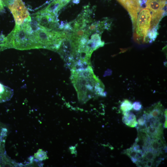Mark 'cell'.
I'll use <instances>...</instances> for the list:
<instances>
[{"instance_id": "6da1fadb", "label": "cell", "mask_w": 167, "mask_h": 167, "mask_svg": "<svg viewBox=\"0 0 167 167\" xmlns=\"http://www.w3.org/2000/svg\"><path fill=\"white\" fill-rule=\"evenodd\" d=\"M71 69L70 79L79 101L85 102L94 97L104 96V86L94 74L91 65Z\"/></svg>"}, {"instance_id": "7a4b0ae2", "label": "cell", "mask_w": 167, "mask_h": 167, "mask_svg": "<svg viewBox=\"0 0 167 167\" xmlns=\"http://www.w3.org/2000/svg\"><path fill=\"white\" fill-rule=\"evenodd\" d=\"M31 30L28 41L31 48H45L58 50L66 36L64 32L52 29L38 24L34 19L30 22Z\"/></svg>"}, {"instance_id": "3957f363", "label": "cell", "mask_w": 167, "mask_h": 167, "mask_svg": "<svg viewBox=\"0 0 167 167\" xmlns=\"http://www.w3.org/2000/svg\"><path fill=\"white\" fill-rule=\"evenodd\" d=\"M137 18L134 35V39L138 42H146V37L151 27V12L147 8H143L139 12Z\"/></svg>"}, {"instance_id": "277c9868", "label": "cell", "mask_w": 167, "mask_h": 167, "mask_svg": "<svg viewBox=\"0 0 167 167\" xmlns=\"http://www.w3.org/2000/svg\"><path fill=\"white\" fill-rule=\"evenodd\" d=\"M146 8L152 13L151 29H156L157 26L165 14L164 9L166 5V0H145ZM151 30V29H150Z\"/></svg>"}, {"instance_id": "5b68a950", "label": "cell", "mask_w": 167, "mask_h": 167, "mask_svg": "<svg viewBox=\"0 0 167 167\" xmlns=\"http://www.w3.org/2000/svg\"><path fill=\"white\" fill-rule=\"evenodd\" d=\"M8 7L13 16L16 25H21L31 17L22 0H14L13 4Z\"/></svg>"}, {"instance_id": "8992f818", "label": "cell", "mask_w": 167, "mask_h": 167, "mask_svg": "<svg viewBox=\"0 0 167 167\" xmlns=\"http://www.w3.org/2000/svg\"><path fill=\"white\" fill-rule=\"evenodd\" d=\"M163 107L160 102L156 103L144 112L147 119L153 118L161 120L163 115Z\"/></svg>"}, {"instance_id": "52a82bcc", "label": "cell", "mask_w": 167, "mask_h": 167, "mask_svg": "<svg viewBox=\"0 0 167 167\" xmlns=\"http://www.w3.org/2000/svg\"><path fill=\"white\" fill-rule=\"evenodd\" d=\"M124 153L126 154L135 163L143 155V151L137 143L135 142L133 145L124 151Z\"/></svg>"}, {"instance_id": "ba28073f", "label": "cell", "mask_w": 167, "mask_h": 167, "mask_svg": "<svg viewBox=\"0 0 167 167\" xmlns=\"http://www.w3.org/2000/svg\"><path fill=\"white\" fill-rule=\"evenodd\" d=\"M164 141L163 137L151 139L149 147L159 155L161 152L162 149L166 147Z\"/></svg>"}, {"instance_id": "9c48e42d", "label": "cell", "mask_w": 167, "mask_h": 167, "mask_svg": "<svg viewBox=\"0 0 167 167\" xmlns=\"http://www.w3.org/2000/svg\"><path fill=\"white\" fill-rule=\"evenodd\" d=\"M122 121L127 126L132 127L137 126L138 122L135 115L129 111L123 113Z\"/></svg>"}, {"instance_id": "30bf717a", "label": "cell", "mask_w": 167, "mask_h": 167, "mask_svg": "<svg viewBox=\"0 0 167 167\" xmlns=\"http://www.w3.org/2000/svg\"><path fill=\"white\" fill-rule=\"evenodd\" d=\"M12 93L11 89L0 83V102L8 100Z\"/></svg>"}, {"instance_id": "8fae6325", "label": "cell", "mask_w": 167, "mask_h": 167, "mask_svg": "<svg viewBox=\"0 0 167 167\" xmlns=\"http://www.w3.org/2000/svg\"><path fill=\"white\" fill-rule=\"evenodd\" d=\"M132 108V104L128 100L126 99L122 102L120 105V109L123 113L130 111Z\"/></svg>"}, {"instance_id": "7c38bea8", "label": "cell", "mask_w": 167, "mask_h": 167, "mask_svg": "<svg viewBox=\"0 0 167 167\" xmlns=\"http://www.w3.org/2000/svg\"><path fill=\"white\" fill-rule=\"evenodd\" d=\"M133 108L135 111L140 110L142 108V105L139 101L135 102L132 104Z\"/></svg>"}, {"instance_id": "4fadbf2b", "label": "cell", "mask_w": 167, "mask_h": 167, "mask_svg": "<svg viewBox=\"0 0 167 167\" xmlns=\"http://www.w3.org/2000/svg\"><path fill=\"white\" fill-rule=\"evenodd\" d=\"M5 6H9L13 3L14 0H2Z\"/></svg>"}, {"instance_id": "5bb4252c", "label": "cell", "mask_w": 167, "mask_h": 167, "mask_svg": "<svg viewBox=\"0 0 167 167\" xmlns=\"http://www.w3.org/2000/svg\"><path fill=\"white\" fill-rule=\"evenodd\" d=\"M4 6H5L2 1L0 0V12L4 10Z\"/></svg>"}, {"instance_id": "9a60e30c", "label": "cell", "mask_w": 167, "mask_h": 167, "mask_svg": "<svg viewBox=\"0 0 167 167\" xmlns=\"http://www.w3.org/2000/svg\"><path fill=\"white\" fill-rule=\"evenodd\" d=\"M79 0H74L73 2L75 3H78L79 2Z\"/></svg>"}]
</instances>
